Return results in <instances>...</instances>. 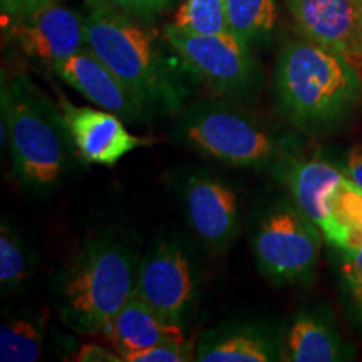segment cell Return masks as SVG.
Segmentation results:
<instances>
[{
  "mask_svg": "<svg viewBox=\"0 0 362 362\" xmlns=\"http://www.w3.org/2000/svg\"><path fill=\"white\" fill-rule=\"evenodd\" d=\"M138 247L115 226L89 232L51 277V304L78 334H104L134 293Z\"/></svg>",
  "mask_w": 362,
  "mask_h": 362,
  "instance_id": "obj_1",
  "label": "cell"
},
{
  "mask_svg": "<svg viewBox=\"0 0 362 362\" xmlns=\"http://www.w3.org/2000/svg\"><path fill=\"white\" fill-rule=\"evenodd\" d=\"M88 49L98 56L153 115H178L189 90L175 49L146 22L106 8L86 16Z\"/></svg>",
  "mask_w": 362,
  "mask_h": 362,
  "instance_id": "obj_2",
  "label": "cell"
},
{
  "mask_svg": "<svg viewBox=\"0 0 362 362\" xmlns=\"http://www.w3.org/2000/svg\"><path fill=\"white\" fill-rule=\"evenodd\" d=\"M0 115L2 148L7 143L19 187L33 197H51L78 155L59 104L27 74H4Z\"/></svg>",
  "mask_w": 362,
  "mask_h": 362,
  "instance_id": "obj_3",
  "label": "cell"
},
{
  "mask_svg": "<svg viewBox=\"0 0 362 362\" xmlns=\"http://www.w3.org/2000/svg\"><path fill=\"white\" fill-rule=\"evenodd\" d=\"M280 110L293 126L317 134L351 116L362 98V74L349 59L300 37L282 45L274 67Z\"/></svg>",
  "mask_w": 362,
  "mask_h": 362,
  "instance_id": "obj_4",
  "label": "cell"
},
{
  "mask_svg": "<svg viewBox=\"0 0 362 362\" xmlns=\"http://www.w3.org/2000/svg\"><path fill=\"white\" fill-rule=\"evenodd\" d=\"M180 139L203 155L238 168H282L288 141L259 117L223 101H198L178 112Z\"/></svg>",
  "mask_w": 362,
  "mask_h": 362,
  "instance_id": "obj_5",
  "label": "cell"
},
{
  "mask_svg": "<svg viewBox=\"0 0 362 362\" xmlns=\"http://www.w3.org/2000/svg\"><path fill=\"white\" fill-rule=\"evenodd\" d=\"M324 235L296 202H275L262 215L252 237L260 274L275 285H300L314 279Z\"/></svg>",
  "mask_w": 362,
  "mask_h": 362,
  "instance_id": "obj_6",
  "label": "cell"
},
{
  "mask_svg": "<svg viewBox=\"0 0 362 362\" xmlns=\"http://www.w3.org/2000/svg\"><path fill=\"white\" fill-rule=\"evenodd\" d=\"M203 284L200 257L187 240L163 235L139 259L134 293L163 319L187 327L197 314Z\"/></svg>",
  "mask_w": 362,
  "mask_h": 362,
  "instance_id": "obj_7",
  "label": "cell"
},
{
  "mask_svg": "<svg viewBox=\"0 0 362 362\" xmlns=\"http://www.w3.org/2000/svg\"><path fill=\"white\" fill-rule=\"evenodd\" d=\"M163 35L189 74L211 93L243 99L252 98L260 89L262 69L253 49L235 34H188L166 24Z\"/></svg>",
  "mask_w": 362,
  "mask_h": 362,
  "instance_id": "obj_8",
  "label": "cell"
},
{
  "mask_svg": "<svg viewBox=\"0 0 362 362\" xmlns=\"http://www.w3.org/2000/svg\"><path fill=\"white\" fill-rule=\"evenodd\" d=\"M181 202L189 228L203 247L216 253L228 250L242 223L237 188L208 171H194L183 181Z\"/></svg>",
  "mask_w": 362,
  "mask_h": 362,
  "instance_id": "obj_9",
  "label": "cell"
},
{
  "mask_svg": "<svg viewBox=\"0 0 362 362\" xmlns=\"http://www.w3.org/2000/svg\"><path fill=\"white\" fill-rule=\"evenodd\" d=\"M7 34L34 64L49 67L88 49L86 16L64 4H54L29 16L7 21Z\"/></svg>",
  "mask_w": 362,
  "mask_h": 362,
  "instance_id": "obj_10",
  "label": "cell"
},
{
  "mask_svg": "<svg viewBox=\"0 0 362 362\" xmlns=\"http://www.w3.org/2000/svg\"><path fill=\"white\" fill-rule=\"evenodd\" d=\"M57 104L76 153L90 165L112 168L131 151L153 143V139L131 133L126 121L115 112L72 104L61 90H57Z\"/></svg>",
  "mask_w": 362,
  "mask_h": 362,
  "instance_id": "obj_11",
  "label": "cell"
},
{
  "mask_svg": "<svg viewBox=\"0 0 362 362\" xmlns=\"http://www.w3.org/2000/svg\"><path fill=\"white\" fill-rule=\"evenodd\" d=\"M302 37L336 51L362 74L359 0H284Z\"/></svg>",
  "mask_w": 362,
  "mask_h": 362,
  "instance_id": "obj_12",
  "label": "cell"
},
{
  "mask_svg": "<svg viewBox=\"0 0 362 362\" xmlns=\"http://www.w3.org/2000/svg\"><path fill=\"white\" fill-rule=\"evenodd\" d=\"M51 71L94 106L115 112L126 123H144L149 117L128 86L89 49L57 62Z\"/></svg>",
  "mask_w": 362,
  "mask_h": 362,
  "instance_id": "obj_13",
  "label": "cell"
},
{
  "mask_svg": "<svg viewBox=\"0 0 362 362\" xmlns=\"http://www.w3.org/2000/svg\"><path fill=\"white\" fill-rule=\"evenodd\" d=\"M285 334L267 320H237L208 329L198 339V362H280Z\"/></svg>",
  "mask_w": 362,
  "mask_h": 362,
  "instance_id": "obj_14",
  "label": "cell"
},
{
  "mask_svg": "<svg viewBox=\"0 0 362 362\" xmlns=\"http://www.w3.org/2000/svg\"><path fill=\"white\" fill-rule=\"evenodd\" d=\"M354 347L342 337L332 312L304 307L293 315L285 332L284 361L344 362L354 359Z\"/></svg>",
  "mask_w": 362,
  "mask_h": 362,
  "instance_id": "obj_15",
  "label": "cell"
},
{
  "mask_svg": "<svg viewBox=\"0 0 362 362\" xmlns=\"http://www.w3.org/2000/svg\"><path fill=\"white\" fill-rule=\"evenodd\" d=\"M282 170L292 200L325 235L330 225V197L347 178L344 170L317 156L291 158Z\"/></svg>",
  "mask_w": 362,
  "mask_h": 362,
  "instance_id": "obj_16",
  "label": "cell"
},
{
  "mask_svg": "<svg viewBox=\"0 0 362 362\" xmlns=\"http://www.w3.org/2000/svg\"><path fill=\"white\" fill-rule=\"evenodd\" d=\"M104 336L110 339L119 356L124 357L163 342L187 341L185 327L171 324L133 293L117 310Z\"/></svg>",
  "mask_w": 362,
  "mask_h": 362,
  "instance_id": "obj_17",
  "label": "cell"
},
{
  "mask_svg": "<svg viewBox=\"0 0 362 362\" xmlns=\"http://www.w3.org/2000/svg\"><path fill=\"white\" fill-rule=\"evenodd\" d=\"M47 317L37 309L8 312L0 325V361L34 362L44 351Z\"/></svg>",
  "mask_w": 362,
  "mask_h": 362,
  "instance_id": "obj_18",
  "label": "cell"
},
{
  "mask_svg": "<svg viewBox=\"0 0 362 362\" xmlns=\"http://www.w3.org/2000/svg\"><path fill=\"white\" fill-rule=\"evenodd\" d=\"M37 265L34 248L12 220L4 216L0 223V288L4 296L21 292Z\"/></svg>",
  "mask_w": 362,
  "mask_h": 362,
  "instance_id": "obj_19",
  "label": "cell"
},
{
  "mask_svg": "<svg viewBox=\"0 0 362 362\" xmlns=\"http://www.w3.org/2000/svg\"><path fill=\"white\" fill-rule=\"evenodd\" d=\"M324 238L336 250L362 248V188L349 178L330 197V225Z\"/></svg>",
  "mask_w": 362,
  "mask_h": 362,
  "instance_id": "obj_20",
  "label": "cell"
},
{
  "mask_svg": "<svg viewBox=\"0 0 362 362\" xmlns=\"http://www.w3.org/2000/svg\"><path fill=\"white\" fill-rule=\"evenodd\" d=\"M230 33L252 49L269 45L279 24L277 0H228Z\"/></svg>",
  "mask_w": 362,
  "mask_h": 362,
  "instance_id": "obj_21",
  "label": "cell"
},
{
  "mask_svg": "<svg viewBox=\"0 0 362 362\" xmlns=\"http://www.w3.org/2000/svg\"><path fill=\"white\" fill-rule=\"evenodd\" d=\"M170 24L188 34L230 33L228 0H181Z\"/></svg>",
  "mask_w": 362,
  "mask_h": 362,
  "instance_id": "obj_22",
  "label": "cell"
},
{
  "mask_svg": "<svg viewBox=\"0 0 362 362\" xmlns=\"http://www.w3.org/2000/svg\"><path fill=\"white\" fill-rule=\"evenodd\" d=\"M337 252V277L342 305L362 332V248H342Z\"/></svg>",
  "mask_w": 362,
  "mask_h": 362,
  "instance_id": "obj_23",
  "label": "cell"
},
{
  "mask_svg": "<svg viewBox=\"0 0 362 362\" xmlns=\"http://www.w3.org/2000/svg\"><path fill=\"white\" fill-rule=\"evenodd\" d=\"M84 2L89 8H106V11L123 13L131 19L153 24L178 7L181 0H84Z\"/></svg>",
  "mask_w": 362,
  "mask_h": 362,
  "instance_id": "obj_24",
  "label": "cell"
},
{
  "mask_svg": "<svg viewBox=\"0 0 362 362\" xmlns=\"http://www.w3.org/2000/svg\"><path fill=\"white\" fill-rule=\"evenodd\" d=\"M194 361V349L188 341L163 342L149 349L126 356L124 362H188Z\"/></svg>",
  "mask_w": 362,
  "mask_h": 362,
  "instance_id": "obj_25",
  "label": "cell"
},
{
  "mask_svg": "<svg viewBox=\"0 0 362 362\" xmlns=\"http://www.w3.org/2000/svg\"><path fill=\"white\" fill-rule=\"evenodd\" d=\"M61 2L64 0H0V8H2L4 21L7 22Z\"/></svg>",
  "mask_w": 362,
  "mask_h": 362,
  "instance_id": "obj_26",
  "label": "cell"
},
{
  "mask_svg": "<svg viewBox=\"0 0 362 362\" xmlns=\"http://www.w3.org/2000/svg\"><path fill=\"white\" fill-rule=\"evenodd\" d=\"M76 362H124L117 351H111L101 344H83L71 357Z\"/></svg>",
  "mask_w": 362,
  "mask_h": 362,
  "instance_id": "obj_27",
  "label": "cell"
},
{
  "mask_svg": "<svg viewBox=\"0 0 362 362\" xmlns=\"http://www.w3.org/2000/svg\"><path fill=\"white\" fill-rule=\"evenodd\" d=\"M342 170L352 183L362 188V144H354L347 149Z\"/></svg>",
  "mask_w": 362,
  "mask_h": 362,
  "instance_id": "obj_28",
  "label": "cell"
},
{
  "mask_svg": "<svg viewBox=\"0 0 362 362\" xmlns=\"http://www.w3.org/2000/svg\"><path fill=\"white\" fill-rule=\"evenodd\" d=\"M359 7H361V24H362V0H359Z\"/></svg>",
  "mask_w": 362,
  "mask_h": 362,
  "instance_id": "obj_29",
  "label": "cell"
}]
</instances>
